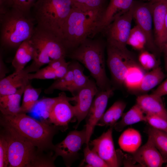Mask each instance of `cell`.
<instances>
[{
	"instance_id": "obj_1",
	"label": "cell",
	"mask_w": 167,
	"mask_h": 167,
	"mask_svg": "<svg viewBox=\"0 0 167 167\" xmlns=\"http://www.w3.org/2000/svg\"><path fill=\"white\" fill-rule=\"evenodd\" d=\"M104 10L73 6L62 30V41L67 55L86 39L96 34Z\"/></svg>"
},
{
	"instance_id": "obj_2",
	"label": "cell",
	"mask_w": 167,
	"mask_h": 167,
	"mask_svg": "<svg viewBox=\"0 0 167 167\" xmlns=\"http://www.w3.org/2000/svg\"><path fill=\"white\" fill-rule=\"evenodd\" d=\"M0 123L12 127L38 149L53 151L52 140L59 130L54 125L39 121L22 113L13 115L2 114Z\"/></svg>"
},
{
	"instance_id": "obj_3",
	"label": "cell",
	"mask_w": 167,
	"mask_h": 167,
	"mask_svg": "<svg viewBox=\"0 0 167 167\" xmlns=\"http://www.w3.org/2000/svg\"><path fill=\"white\" fill-rule=\"evenodd\" d=\"M105 43L101 39L89 38L70 52L67 56L85 66L101 91L110 88L105 70Z\"/></svg>"
},
{
	"instance_id": "obj_4",
	"label": "cell",
	"mask_w": 167,
	"mask_h": 167,
	"mask_svg": "<svg viewBox=\"0 0 167 167\" xmlns=\"http://www.w3.org/2000/svg\"><path fill=\"white\" fill-rule=\"evenodd\" d=\"M35 21L33 17L27 16L15 8L0 15L2 46L17 49L23 42L31 38L36 27Z\"/></svg>"
},
{
	"instance_id": "obj_5",
	"label": "cell",
	"mask_w": 167,
	"mask_h": 167,
	"mask_svg": "<svg viewBox=\"0 0 167 167\" xmlns=\"http://www.w3.org/2000/svg\"><path fill=\"white\" fill-rule=\"evenodd\" d=\"M73 7L71 0H37L32 9L36 26L62 39V30Z\"/></svg>"
},
{
	"instance_id": "obj_6",
	"label": "cell",
	"mask_w": 167,
	"mask_h": 167,
	"mask_svg": "<svg viewBox=\"0 0 167 167\" xmlns=\"http://www.w3.org/2000/svg\"><path fill=\"white\" fill-rule=\"evenodd\" d=\"M0 124L8 142V166L29 167L37 148L11 126Z\"/></svg>"
},
{
	"instance_id": "obj_7",
	"label": "cell",
	"mask_w": 167,
	"mask_h": 167,
	"mask_svg": "<svg viewBox=\"0 0 167 167\" xmlns=\"http://www.w3.org/2000/svg\"><path fill=\"white\" fill-rule=\"evenodd\" d=\"M30 39L34 48L35 55L48 63L67 56L62 40L48 30L36 26Z\"/></svg>"
},
{
	"instance_id": "obj_8",
	"label": "cell",
	"mask_w": 167,
	"mask_h": 167,
	"mask_svg": "<svg viewBox=\"0 0 167 167\" xmlns=\"http://www.w3.org/2000/svg\"><path fill=\"white\" fill-rule=\"evenodd\" d=\"M132 5L127 11L116 18L102 32L106 37L107 44L122 50H128L126 46L133 19Z\"/></svg>"
},
{
	"instance_id": "obj_9",
	"label": "cell",
	"mask_w": 167,
	"mask_h": 167,
	"mask_svg": "<svg viewBox=\"0 0 167 167\" xmlns=\"http://www.w3.org/2000/svg\"><path fill=\"white\" fill-rule=\"evenodd\" d=\"M107 63L112 76L116 84H124L129 70L138 64L128 50H123L107 44Z\"/></svg>"
},
{
	"instance_id": "obj_10",
	"label": "cell",
	"mask_w": 167,
	"mask_h": 167,
	"mask_svg": "<svg viewBox=\"0 0 167 167\" xmlns=\"http://www.w3.org/2000/svg\"><path fill=\"white\" fill-rule=\"evenodd\" d=\"M86 140L85 128L81 131L75 130L70 132L62 142L54 145V157L56 159L58 156H61L66 166H71L78 158V152L86 144Z\"/></svg>"
},
{
	"instance_id": "obj_11",
	"label": "cell",
	"mask_w": 167,
	"mask_h": 167,
	"mask_svg": "<svg viewBox=\"0 0 167 167\" xmlns=\"http://www.w3.org/2000/svg\"><path fill=\"white\" fill-rule=\"evenodd\" d=\"M75 97L67 96L65 93H60L58 98L51 106L49 112V122L65 131L68 128L69 123L75 117L74 106L70 101H75Z\"/></svg>"
},
{
	"instance_id": "obj_12",
	"label": "cell",
	"mask_w": 167,
	"mask_h": 167,
	"mask_svg": "<svg viewBox=\"0 0 167 167\" xmlns=\"http://www.w3.org/2000/svg\"><path fill=\"white\" fill-rule=\"evenodd\" d=\"M132 6L133 19L136 25L145 34L147 40V46L152 50L157 48L153 33L152 2L145 3L134 1Z\"/></svg>"
},
{
	"instance_id": "obj_13",
	"label": "cell",
	"mask_w": 167,
	"mask_h": 167,
	"mask_svg": "<svg viewBox=\"0 0 167 167\" xmlns=\"http://www.w3.org/2000/svg\"><path fill=\"white\" fill-rule=\"evenodd\" d=\"M113 90L110 88L99 91L95 96L87 116L85 126L86 145H89L90 138L97 123L104 113L109 99L112 96Z\"/></svg>"
},
{
	"instance_id": "obj_14",
	"label": "cell",
	"mask_w": 167,
	"mask_h": 167,
	"mask_svg": "<svg viewBox=\"0 0 167 167\" xmlns=\"http://www.w3.org/2000/svg\"><path fill=\"white\" fill-rule=\"evenodd\" d=\"M113 128V126L110 127L107 131L90 143L92 147L91 149L95 152L109 167H118L121 165L113 142L112 132Z\"/></svg>"
},
{
	"instance_id": "obj_15",
	"label": "cell",
	"mask_w": 167,
	"mask_h": 167,
	"mask_svg": "<svg viewBox=\"0 0 167 167\" xmlns=\"http://www.w3.org/2000/svg\"><path fill=\"white\" fill-rule=\"evenodd\" d=\"M96 85V83L90 80L85 86L78 90L73 96L76 102L74 106L75 118L77 121L75 126V129L86 117L94 98L99 91Z\"/></svg>"
},
{
	"instance_id": "obj_16",
	"label": "cell",
	"mask_w": 167,
	"mask_h": 167,
	"mask_svg": "<svg viewBox=\"0 0 167 167\" xmlns=\"http://www.w3.org/2000/svg\"><path fill=\"white\" fill-rule=\"evenodd\" d=\"M133 161L141 167H160L165 163L163 157L151 138L134 153H131Z\"/></svg>"
},
{
	"instance_id": "obj_17",
	"label": "cell",
	"mask_w": 167,
	"mask_h": 167,
	"mask_svg": "<svg viewBox=\"0 0 167 167\" xmlns=\"http://www.w3.org/2000/svg\"><path fill=\"white\" fill-rule=\"evenodd\" d=\"M154 36L156 45L160 51L165 45L164 38L165 17L167 12V0H152Z\"/></svg>"
},
{
	"instance_id": "obj_18",
	"label": "cell",
	"mask_w": 167,
	"mask_h": 167,
	"mask_svg": "<svg viewBox=\"0 0 167 167\" xmlns=\"http://www.w3.org/2000/svg\"><path fill=\"white\" fill-rule=\"evenodd\" d=\"M134 1V0H109L103 14L97 34L101 32L116 18L127 11Z\"/></svg>"
},
{
	"instance_id": "obj_19",
	"label": "cell",
	"mask_w": 167,
	"mask_h": 167,
	"mask_svg": "<svg viewBox=\"0 0 167 167\" xmlns=\"http://www.w3.org/2000/svg\"><path fill=\"white\" fill-rule=\"evenodd\" d=\"M136 104L146 114L157 115L167 120V110L161 97L152 93L141 95L137 97Z\"/></svg>"
},
{
	"instance_id": "obj_20",
	"label": "cell",
	"mask_w": 167,
	"mask_h": 167,
	"mask_svg": "<svg viewBox=\"0 0 167 167\" xmlns=\"http://www.w3.org/2000/svg\"><path fill=\"white\" fill-rule=\"evenodd\" d=\"M25 68L15 71L0 80V96L16 93L20 88L29 83L28 74Z\"/></svg>"
},
{
	"instance_id": "obj_21",
	"label": "cell",
	"mask_w": 167,
	"mask_h": 167,
	"mask_svg": "<svg viewBox=\"0 0 167 167\" xmlns=\"http://www.w3.org/2000/svg\"><path fill=\"white\" fill-rule=\"evenodd\" d=\"M26 86L14 94L0 96V110L2 114L13 115L21 113L20 103Z\"/></svg>"
},
{
	"instance_id": "obj_22",
	"label": "cell",
	"mask_w": 167,
	"mask_h": 167,
	"mask_svg": "<svg viewBox=\"0 0 167 167\" xmlns=\"http://www.w3.org/2000/svg\"><path fill=\"white\" fill-rule=\"evenodd\" d=\"M35 49L30 39L23 42L17 49L12 65L15 71L23 70L26 65L32 60Z\"/></svg>"
},
{
	"instance_id": "obj_23",
	"label": "cell",
	"mask_w": 167,
	"mask_h": 167,
	"mask_svg": "<svg viewBox=\"0 0 167 167\" xmlns=\"http://www.w3.org/2000/svg\"><path fill=\"white\" fill-rule=\"evenodd\" d=\"M165 77V75L162 69L158 66L144 74L133 91L140 92L148 91L160 84Z\"/></svg>"
},
{
	"instance_id": "obj_24",
	"label": "cell",
	"mask_w": 167,
	"mask_h": 167,
	"mask_svg": "<svg viewBox=\"0 0 167 167\" xmlns=\"http://www.w3.org/2000/svg\"><path fill=\"white\" fill-rule=\"evenodd\" d=\"M118 143L122 150L132 153L140 147L142 143L141 136L137 130L128 128L121 134L119 138Z\"/></svg>"
},
{
	"instance_id": "obj_25",
	"label": "cell",
	"mask_w": 167,
	"mask_h": 167,
	"mask_svg": "<svg viewBox=\"0 0 167 167\" xmlns=\"http://www.w3.org/2000/svg\"><path fill=\"white\" fill-rule=\"evenodd\" d=\"M144 113L136 104L128 111L123 113L121 120L115 123L113 128L116 131L120 132L127 126L140 122H146L145 116Z\"/></svg>"
},
{
	"instance_id": "obj_26",
	"label": "cell",
	"mask_w": 167,
	"mask_h": 167,
	"mask_svg": "<svg viewBox=\"0 0 167 167\" xmlns=\"http://www.w3.org/2000/svg\"><path fill=\"white\" fill-rule=\"evenodd\" d=\"M126 106V103L123 101H116L104 113L96 126L114 127L118 120L122 117Z\"/></svg>"
},
{
	"instance_id": "obj_27",
	"label": "cell",
	"mask_w": 167,
	"mask_h": 167,
	"mask_svg": "<svg viewBox=\"0 0 167 167\" xmlns=\"http://www.w3.org/2000/svg\"><path fill=\"white\" fill-rule=\"evenodd\" d=\"M41 91V89L33 88L30 83L26 86L23 95L21 113H27L32 111L38 101Z\"/></svg>"
},
{
	"instance_id": "obj_28",
	"label": "cell",
	"mask_w": 167,
	"mask_h": 167,
	"mask_svg": "<svg viewBox=\"0 0 167 167\" xmlns=\"http://www.w3.org/2000/svg\"><path fill=\"white\" fill-rule=\"evenodd\" d=\"M146 132L162 155L165 163L167 162V133L148 127Z\"/></svg>"
},
{
	"instance_id": "obj_29",
	"label": "cell",
	"mask_w": 167,
	"mask_h": 167,
	"mask_svg": "<svg viewBox=\"0 0 167 167\" xmlns=\"http://www.w3.org/2000/svg\"><path fill=\"white\" fill-rule=\"evenodd\" d=\"M74 72L72 82L67 88L66 91L70 92L74 96L79 89L85 86L90 79L83 72V69L78 62H71Z\"/></svg>"
},
{
	"instance_id": "obj_30",
	"label": "cell",
	"mask_w": 167,
	"mask_h": 167,
	"mask_svg": "<svg viewBox=\"0 0 167 167\" xmlns=\"http://www.w3.org/2000/svg\"><path fill=\"white\" fill-rule=\"evenodd\" d=\"M53 151L46 152L36 148L31 159L29 167H55L54 161L56 158Z\"/></svg>"
},
{
	"instance_id": "obj_31",
	"label": "cell",
	"mask_w": 167,
	"mask_h": 167,
	"mask_svg": "<svg viewBox=\"0 0 167 167\" xmlns=\"http://www.w3.org/2000/svg\"><path fill=\"white\" fill-rule=\"evenodd\" d=\"M147 44V38L143 31L137 25L132 28L127 40V45L141 51L144 49Z\"/></svg>"
},
{
	"instance_id": "obj_32",
	"label": "cell",
	"mask_w": 167,
	"mask_h": 167,
	"mask_svg": "<svg viewBox=\"0 0 167 167\" xmlns=\"http://www.w3.org/2000/svg\"><path fill=\"white\" fill-rule=\"evenodd\" d=\"M74 72L71 62L66 74L63 77L55 79V81L45 90V93L47 94H51L55 90L66 91L67 88L72 82Z\"/></svg>"
},
{
	"instance_id": "obj_33",
	"label": "cell",
	"mask_w": 167,
	"mask_h": 167,
	"mask_svg": "<svg viewBox=\"0 0 167 167\" xmlns=\"http://www.w3.org/2000/svg\"><path fill=\"white\" fill-rule=\"evenodd\" d=\"M84 159L82 163H85V167H109L107 164L94 151L86 145L84 150Z\"/></svg>"
},
{
	"instance_id": "obj_34",
	"label": "cell",
	"mask_w": 167,
	"mask_h": 167,
	"mask_svg": "<svg viewBox=\"0 0 167 167\" xmlns=\"http://www.w3.org/2000/svg\"><path fill=\"white\" fill-rule=\"evenodd\" d=\"M73 6L85 10H105L106 0H71Z\"/></svg>"
},
{
	"instance_id": "obj_35",
	"label": "cell",
	"mask_w": 167,
	"mask_h": 167,
	"mask_svg": "<svg viewBox=\"0 0 167 167\" xmlns=\"http://www.w3.org/2000/svg\"><path fill=\"white\" fill-rule=\"evenodd\" d=\"M138 60L142 68L147 70H151L159 66L158 61L155 55L144 49L141 51Z\"/></svg>"
},
{
	"instance_id": "obj_36",
	"label": "cell",
	"mask_w": 167,
	"mask_h": 167,
	"mask_svg": "<svg viewBox=\"0 0 167 167\" xmlns=\"http://www.w3.org/2000/svg\"><path fill=\"white\" fill-rule=\"evenodd\" d=\"M58 98V96L54 98H47L38 101L39 104L38 115L42 119L41 121L50 123L49 121V112L50 108Z\"/></svg>"
},
{
	"instance_id": "obj_37",
	"label": "cell",
	"mask_w": 167,
	"mask_h": 167,
	"mask_svg": "<svg viewBox=\"0 0 167 167\" xmlns=\"http://www.w3.org/2000/svg\"><path fill=\"white\" fill-rule=\"evenodd\" d=\"M28 78L29 80L33 79H57L54 70L47 66L40 69L33 73H28Z\"/></svg>"
},
{
	"instance_id": "obj_38",
	"label": "cell",
	"mask_w": 167,
	"mask_h": 167,
	"mask_svg": "<svg viewBox=\"0 0 167 167\" xmlns=\"http://www.w3.org/2000/svg\"><path fill=\"white\" fill-rule=\"evenodd\" d=\"M146 122L152 127L167 133V120L157 115L146 114Z\"/></svg>"
},
{
	"instance_id": "obj_39",
	"label": "cell",
	"mask_w": 167,
	"mask_h": 167,
	"mask_svg": "<svg viewBox=\"0 0 167 167\" xmlns=\"http://www.w3.org/2000/svg\"><path fill=\"white\" fill-rule=\"evenodd\" d=\"M8 146L7 139L2 133L0 136V167L8 166Z\"/></svg>"
},
{
	"instance_id": "obj_40",
	"label": "cell",
	"mask_w": 167,
	"mask_h": 167,
	"mask_svg": "<svg viewBox=\"0 0 167 167\" xmlns=\"http://www.w3.org/2000/svg\"><path fill=\"white\" fill-rule=\"evenodd\" d=\"M13 7L24 15L31 16V10L37 0H12Z\"/></svg>"
},
{
	"instance_id": "obj_41",
	"label": "cell",
	"mask_w": 167,
	"mask_h": 167,
	"mask_svg": "<svg viewBox=\"0 0 167 167\" xmlns=\"http://www.w3.org/2000/svg\"><path fill=\"white\" fill-rule=\"evenodd\" d=\"M13 7L12 0H0V15L6 13Z\"/></svg>"
},
{
	"instance_id": "obj_42",
	"label": "cell",
	"mask_w": 167,
	"mask_h": 167,
	"mask_svg": "<svg viewBox=\"0 0 167 167\" xmlns=\"http://www.w3.org/2000/svg\"><path fill=\"white\" fill-rule=\"evenodd\" d=\"M152 93L160 97L167 95V78Z\"/></svg>"
},
{
	"instance_id": "obj_43",
	"label": "cell",
	"mask_w": 167,
	"mask_h": 167,
	"mask_svg": "<svg viewBox=\"0 0 167 167\" xmlns=\"http://www.w3.org/2000/svg\"><path fill=\"white\" fill-rule=\"evenodd\" d=\"M71 62H66L54 70L57 79L64 76L67 73Z\"/></svg>"
},
{
	"instance_id": "obj_44",
	"label": "cell",
	"mask_w": 167,
	"mask_h": 167,
	"mask_svg": "<svg viewBox=\"0 0 167 167\" xmlns=\"http://www.w3.org/2000/svg\"><path fill=\"white\" fill-rule=\"evenodd\" d=\"M65 58H62L51 61L47 66L53 70H55L66 62Z\"/></svg>"
},
{
	"instance_id": "obj_45",
	"label": "cell",
	"mask_w": 167,
	"mask_h": 167,
	"mask_svg": "<svg viewBox=\"0 0 167 167\" xmlns=\"http://www.w3.org/2000/svg\"><path fill=\"white\" fill-rule=\"evenodd\" d=\"M2 50H0V79L6 77V75L8 72V71L4 62Z\"/></svg>"
},
{
	"instance_id": "obj_46",
	"label": "cell",
	"mask_w": 167,
	"mask_h": 167,
	"mask_svg": "<svg viewBox=\"0 0 167 167\" xmlns=\"http://www.w3.org/2000/svg\"><path fill=\"white\" fill-rule=\"evenodd\" d=\"M162 51L164 55L165 69L167 71V43L165 45Z\"/></svg>"
},
{
	"instance_id": "obj_47",
	"label": "cell",
	"mask_w": 167,
	"mask_h": 167,
	"mask_svg": "<svg viewBox=\"0 0 167 167\" xmlns=\"http://www.w3.org/2000/svg\"><path fill=\"white\" fill-rule=\"evenodd\" d=\"M164 38L165 45L167 43V12L165 17Z\"/></svg>"
},
{
	"instance_id": "obj_48",
	"label": "cell",
	"mask_w": 167,
	"mask_h": 167,
	"mask_svg": "<svg viewBox=\"0 0 167 167\" xmlns=\"http://www.w3.org/2000/svg\"><path fill=\"white\" fill-rule=\"evenodd\" d=\"M166 167H167V164L166 165Z\"/></svg>"
}]
</instances>
